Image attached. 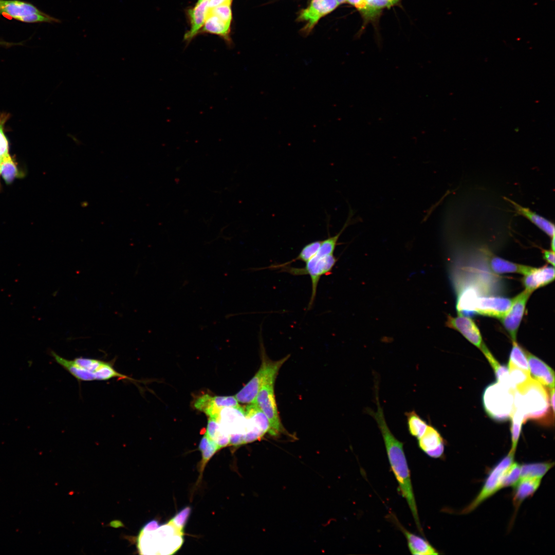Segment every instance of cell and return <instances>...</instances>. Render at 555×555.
Wrapping results in <instances>:
<instances>
[{
  "label": "cell",
  "instance_id": "b9f144b4",
  "mask_svg": "<svg viewBox=\"0 0 555 555\" xmlns=\"http://www.w3.org/2000/svg\"><path fill=\"white\" fill-rule=\"evenodd\" d=\"M550 407L553 412L554 413V388H552L550 389Z\"/></svg>",
  "mask_w": 555,
  "mask_h": 555
},
{
  "label": "cell",
  "instance_id": "7a4b0ae2",
  "mask_svg": "<svg viewBox=\"0 0 555 555\" xmlns=\"http://www.w3.org/2000/svg\"><path fill=\"white\" fill-rule=\"evenodd\" d=\"M183 529L172 519L161 526L156 521L149 522L143 526L138 536L139 551L141 554L174 553L183 543Z\"/></svg>",
  "mask_w": 555,
  "mask_h": 555
},
{
  "label": "cell",
  "instance_id": "1f68e13d",
  "mask_svg": "<svg viewBox=\"0 0 555 555\" xmlns=\"http://www.w3.org/2000/svg\"><path fill=\"white\" fill-rule=\"evenodd\" d=\"M510 419L511 420L510 432L512 442L510 452L515 454L523 423L524 416L521 411L513 409Z\"/></svg>",
  "mask_w": 555,
  "mask_h": 555
},
{
  "label": "cell",
  "instance_id": "9c48e42d",
  "mask_svg": "<svg viewBox=\"0 0 555 555\" xmlns=\"http://www.w3.org/2000/svg\"><path fill=\"white\" fill-rule=\"evenodd\" d=\"M275 379L270 380L261 387L253 403L266 417L269 423L268 430L273 435L283 430L274 395Z\"/></svg>",
  "mask_w": 555,
  "mask_h": 555
},
{
  "label": "cell",
  "instance_id": "d6986e66",
  "mask_svg": "<svg viewBox=\"0 0 555 555\" xmlns=\"http://www.w3.org/2000/svg\"><path fill=\"white\" fill-rule=\"evenodd\" d=\"M541 478L534 477L521 478L515 485L512 502L515 510L527 498L531 496L537 490L541 482Z\"/></svg>",
  "mask_w": 555,
  "mask_h": 555
},
{
  "label": "cell",
  "instance_id": "d6a6232c",
  "mask_svg": "<svg viewBox=\"0 0 555 555\" xmlns=\"http://www.w3.org/2000/svg\"><path fill=\"white\" fill-rule=\"evenodd\" d=\"M198 449L201 452L202 457L200 469V472L202 473L208 461L220 448L216 443L210 439L205 433L200 441Z\"/></svg>",
  "mask_w": 555,
  "mask_h": 555
},
{
  "label": "cell",
  "instance_id": "9a60e30c",
  "mask_svg": "<svg viewBox=\"0 0 555 555\" xmlns=\"http://www.w3.org/2000/svg\"><path fill=\"white\" fill-rule=\"evenodd\" d=\"M338 5L337 0H312L309 7L300 15L301 20L307 22L305 30H311L321 17L332 11Z\"/></svg>",
  "mask_w": 555,
  "mask_h": 555
},
{
  "label": "cell",
  "instance_id": "4fadbf2b",
  "mask_svg": "<svg viewBox=\"0 0 555 555\" xmlns=\"http://www.w3.org/2000/svg\"><path fill=\"white\" fill-rule=\"evenodd\" d=\"M446 326L459 331L470 342L480 349L484 344L478 328L469 317L462 314L456 317L448 315Z\"/></svg>",
  "mask_w": 555,
  "mask_h": 555
},
{
  "label": "cell",
  "instance_id": "ee69618b",
  "mask_svg": "<svg viewBox=\"0 0 555 555\" xmlns=\"http://www.w3.org/2000/svg\"><path fill=\"white\" fill-rule=\"evenodd\" d=\"M0 44H4L3 42H0Z\"/></svg>",
  "mask_w": 555,
  "mask_h": 555
},
{
  "label": "cell",
  "instance_id": "44dd1931",
  "mask_svg": "<svg viewBox=\"0 0 555 555\" xmlns=\"http://www.w3.org/2000/svg\"><path fill=\"white\" fill-rule=\"evenodd\" d=\"M209 0L198 2L196 5L188 11L191 27L184 35V39L191 40L203 25L209 10Z\"/></svg>",
  "mask_w": 555,
  "mask_h": 555
},
{
  "label": "cell",
  "instance_id": "4316f807",
  "mask_svg": "<svg viewBox=\"0 0 555 555\" xmlns=\"http://www.w3.org/2000/svg\"><path fill=\"white\" fill-rule=\"evenodd\" d=\"M553 466L554 462L551 461L522 465L521 478L534 477L542 479Z\"/></svg>",
  "mask_w": 555,
  "mask_h": 555
},
{
  "label": "cell",
  "instance_id": "6da1fadb",
  "mask_svg": "<svg viewBox=\"0 0 555 555\" xmlns=\"http://www.w3.org/2000/svg\"><path fill=\"white\" fill-rule=\"evenodd\" d=\"M378 385H375V398L377 410L374 411L365 408L367 414L373 417L381 433L391 469L397 481L399 489L410 509L419 531L423 534L415 497L414 496L410 472L403 449V443L392 433L385 421L383 409L379 398Z\"/></svg>",
  "mask_w": 555,
  "mask_h": 555
},
{
  "label": "cell",
  "instance_id": "7c38bea8",
  "mask_svg": "<svg viewBox=\"0 0 555 555\" xmlns=\"http://www.w3.org/2000/svg\"><path fill=\"white\" fill-rule=\"evenodd\" d=\"M513 299L498 296L478 297L474 312L480 315L501 319L509 310Z\"/></svg>",
  "mask_w": 555,
  "mask_h": 555
},
{
  "label": "cell",
  "instance_id": "7402d4cb",
  "mask_svg": "<svg viewBox=\"0 0 555 555\" xmlns=\"http://www.w3.org/2000/svg\"><path fill=\"white\" fill-rule=\"evenodd\" d=\"M490 269L494 273H516L526 275L532 270V267L514 263L497 256H492L488 261Z\"/></svg>",
  "mask_w": 555,
  "mask_h": 555
},
{
  "label": "cell",
  "instance_id": "3957f363",
  "mask_svg": "<svg viewBox=\"0 0 555 555\" xmlns=\"http://www.w3.org/2000/svg\"><path fill=\"white\" fill-rule=\"evenodd\" d=\"M549 403L546 388L531 377L515 389L513 408L523 413V423L530 420L550 424L553 422L554 414Z\"/></svg>",
  "mask_w": 555,
  "mask_h": 555
},
{
  "label": "cell",
  "instance_id": "52a82bcc",
  "mask_svg": "<svg viewBox=\"0 0 555 555\" xmlns=\"http://www.w3.org/2000/svg\"><path fill=\"white\" fill-rule=\"evenodd\" d=\"M261 344L262 364L254 376L235 396L238 402L253 403L261 387L270 380L276 379L282 365L289 358L290 355L277 361H272L267 357L264 345Z\"/></svg>",
  "mask_w": 555,
  "mask_h": 555
},
{
  "label": "cell",
  "instance_id": "d4e9b609",
  "mask_svg": "<svg viewBox=\"0 0 555 555\" xmlns=\"http://www.w3.org/2000/svg\"><path fill=\"white\" fill-rule=\"evenodd\" d=\"M480 350L482 351L492 367L497 381L508 387L513 389L510 384L508 368L499 363L484 343L480 348Z\"/></svg>",
  "mask_w": 555,
  "mask_h": 555
},
{
  "label": "cell",
  "instance_id": "7bdbcfd3",
  "mask_svg": "<svg viewBox=\"0 0 555 555\" xmlns=\"http://www.w3.org/2000/svg\"><path fill=\"white\" fill-rule=\"evenodd\" d=\"M550 246L551 250L554 251V236L551 237Z\"/></svg>",
  "mask_w": 555,
  "mask_h": 555
},
{
  "label": "cell",
  "instance_id": "cb8c5ba5",
  "mask_svg": "<svg viewBox=\"0 0 555 555\" xmlns=\"http://www.w3.org/2000/svg\"><path fill=\"white\" fill-rule=\"evenodd\" d=\"M230 24L217 15L208 11L203 24V31L219 35L226 40L229 39Z\"/></svg>",
  "mask_w": 555,
  "mask_h": 555
},
{
  "label": "cell",
  "instance_id": "d590c367",
  "mask_svg": "<svg viewBox=\"0 0 555 555\" xmlns=\"http://www.w3.org/2000/svg\"><path fill=\"white\" fill-rule=\"evenodd\" d=\"M521 465L513 462L506 471L503 479L502 488L514 486L521 478Z\"/></svg>",
  "mask_w": 555,
  "mask_h": 555
},
{
  "label": "cell",
  "instance_id": "277c9868",
  "mask_svg": "<svg viewBox=\"0 0 555 555\" xmlns=\"http://www.w3.org/2000/svg\"><path fill=\"white\" fill-rule=\"evenodd\" d=\"M336 246L328 239L321 240L320 247L317 253L306 263L305 267L295 268L281 264H273L266 268L258 270L269 269L279 270V272H287L292 275H308L311 282V294L307 310L311 309L316 299L317 288L321 278L332 273V270L338 259L334 252Z\"/></svg>",
  "mask_w": 555,
  "mask_h": 555
},
{
  "label": "cell",
  "instance_id": "8fae6325",
  "mask_svg": "<svg viewBox=\"0 0 555 555\" xmlns=\"http://www.w3.org/2000/svg\"><path fill=\"white\" fill-rule=\"evenodd\" d=\"M531 293L525 289L513 298L509 310L500 319L512 341H516L517 330L525 313L527 302Z\"/></svg>",
  "mask_w": 555,
  "mask_h": 555
},
{
  "label": "cell",
  "instance_id": "f35d334b",
  "mask_svg": "<svg viewBox=\"0 0 555 555\" xmlns=\"http://www.w3.org/2000/svg\"><path fill=\"white\" fill-rule=\"evenodd\" d=\"M346 2L356 7L362 16L366 9L368 0H346Z\"/></svg>",
  "mask_w": 555,
  "mask_h": 555
},
{
  "label": "cell",
  "instance_id": "484cf974",
  "mask_svg": "<svg viewBox=\"0 0 555 555\" xmlns=\"http://www.w3.org/2000/svg\"><path fill=\"white\" fill-rule=\"evenodd\" d=\"M207 436L216 443L220 449L229 446V436L216 420L209 418L206 429Z\"/></svg>",
  "mask_w": 555,
  "mask_h": 555
},
{
  "label": "cell",
  "instance_id": "f6af8a7d",
  "mask_svg": "<svg viewBox=\"0 0 555 555\" xmlns=\"http://www.w3.org/2000/svg\"><path fill=\"white\" fill-rule=\"evenodd\" d=\"M203 1V0H198V2H200V1Z\"/></svg>",
  "mask_w": 555,
  "mask_h": 555
},
{
  "label": "cell",
  "instance_id": "603a6c76",
  "mask_svg": "<svg viewBox=\"0 0 555 555\" xmlns=\"http://www.w3.org/2000/svg\"><path fill=\"white\" fill-rule=\"evenodd\" d=\"M508 200L513 205L519 214L526 217L551 237L554 236V226L553 223L531 211L528 208L523 207L510 199Z\"/></svg>",
  "mask_w": 555,
  "mask_h": 555
},
{
  "label": "cell",
  "instance_id": "30bf717a",
  "mask_svg": "<svg viewBox=\"0 0 555 555\" xmlns=\"http://www.w3.org/2000/svg\"><path fill=\"white\" fill-rule=\"evenodd\" d=\"M217 421L228 434L229 440L240 445L245 443L247 418L243 408L240 406L223 409Z\"/></svg>",
  "mask_w": 555,
  "mask_h": 555
},
{
  "label": "cell",
  "instance_id": "f1b7e54d",
  "mask_svg": "<svg viewBox=\"0 0 555 555\" xmlns=\"http://www.w3.org/2000/svg\"><path fill=\"white\" fill-rule=\"evenodd\" d=\"M0 166L3 178L7 184H11L16 178L24 176L9 154L1 159Z\"/></svg>",
  "mask_w": 555,
  "mask_h": 555
},
{
  "label": "cell",
  "instance_id": "4dcf8cb0",
  "mask_svg": "<svg viewBox=\"0 0 555 555\" xmlns=\"http://www.w3.org/2000/svg\"><path fill=\"white\" fill-rule=\"evenodd\" d=\"M508 365L513 366L530 373L526 351L519 345L516 341H512V347L509 356Z\"/></svg>",
  "mask_w": 555,
  "mask_h": 555
},
{
  "label": "cell",
  "instance_id": "ac0fdd59",
  "mask_svg": "<svg viewBox=\"0 0 555 555\" xmlns=\"http://www.w3.org/2000/svg\"><path fill=\"white\" fill-rule=\"evenodd\" d=\"M31 4L17 0H0V14L20 21L22 17L41 13Z\"/></svg>",
  "mask_w": 555,
  "mask_h": 555
},
{
  "label": "cell",
  "instance_id": "60d3db41",
  "mask_svg": "<svg viewBox=\"0 0 555 555\" xmlns=\"http://www.w3.org/2000/svg\"><path fill=\"white\" fill-rule=\"evenodd\" d=\"M232 0H209L208 3L209 9H212L215 7L224 5L231 4Z\"/></svg>",
  "mask_w": 555,
  "mask_h": 555
},
{
  "label": "cell",
  "instance_id": "5b68a950",
  "mask_svg": "<svg viewBox=\"0 0 555 555\" xmlns=\"http://www.w3.org/2000/svg\"><path fill=\"white\" fill-rule=\"evenodd\" d=\"M49 354L58 364L79 381H106L115 378L134 380L117 372L111 362L82 357L68 360L52 350Z\"/></svg>",
  "mask_w": 555,
  "mask_h": 555
},
{
  "label": "cell",
  "instance_id": "2e32d148",
  "mask_svg": "<svg viewBox=\"0 0 555 555\" xmlns=\"http://www.w3.org/2000/svg\"><path fill=\"white\" fill-rule=\"evenodd\" d=\"M530 373L542 385L550 389L554 387V372L546 363L526 351Z\"/></svg>",
  "mask_w": 555,
  "mask_h": 555
},
{
  "label": "cell",
  "instance_id": "ffe728a7",
  "mask_svg": "<svg viewBox=\"0 0 555 555\" xmlns=\"http://www.w3.org/2000/svg\"><path fill=\"white\" fill-rule=\"evenodd\" d=\"M404 535L409 549L412 554L435 555L439 553L425 539L417 535L402 526L398 521H395Z\"/></svg>",
  "mask_w": 555,
  "mask_h": 555
},
{
  "label": "cell",
  "instance_id": "ab89813d",
  "mask_svg": "<svg viewBox=\"0 0 555 555\" xmlns=\"http://www.w3.org/2000/svg\"><path fill=\"white\" fill-rule=\"evenodd\" d=\"M543 258L553 267L554 265V253L552 250H544L542 251Z\"/></svg>",
  "mask_w": 555,
  "mask_h": 555
},
{
  "label": "cell",
  "instance_id": "74e56055",
  "mask_svg": "<svg viewBox=\"0 0 555 555\" xmlns=\"http://www.w3.org/2000/svg\"><path fill=\"white\" fill-rule=\"evenodd\" d=\"M229 4L220 5L212 9H209L208 11L220 18L227 23L231 24L232 13Z\"/></svg>",
  "mask_w": 555,
  "mask_h": 555
},
{
  "label": "cell",
  "instance_id": "8d00e7d4",
  "mask_svg": "<svg viewBox=\"0 0 555 555\" xmlns=\"http://www.w3.org/2000/svg\"><path fill=\"white\" fill-rule=\"evenodd\" d=\"M9 115L5 113L0 115V158L2 159L9 154L8 140L4 134V125L8 119Z\"/></svg>",
  "mask_w": 555,
  "mask_h": 555
},
{
  "label": "cell",
  "instance_id": "bcb514c9",
  "mask_svg": "<svg viewBox=\"0 0 555 555\" xmlns=\"http://www.w3.org/2000/svg\"><path fill=\"white\" fill-rule=\"evenodd\" d=\"M1 174V166H0V174Z\"/></svg>",
  "mask_w": 555,
  "mask_h": 555
},
{
  "label": "cell",
  "instance_id": "ba28073f",
  "mask_svg": "<svg viewBox=\"0 0 555 555\" xmlns=\"http://www.w3.org/2000/svg\"><path fill=\"white\" fill-rule=\"evenodd\" d=\"M514 454L510 452L491 469L482 489L475 498L465 508L461 513L466 514L474 510L480 504L502 488L504 476L514 462Z\"/></svg>",
  "mask_w": 555,
  "mask_h": 555
},
{
  "label": "cell",
  "instance_id": "e0dca14e",
  "mask_svg": "<svg viewBox=\"0 0 555 555\" xmlns=\"http://www.w3.org/2000/svg\"><path fill=\"white\" fill-rule=\"evenodd\" d=\"M524 276L522 283L525 289L532 293L554 280V269L553 266L547 265L540 268L533 267L530 273Z\"/></svg>",
  "mask_w": 555,
  "mask_h": 555
},
{
  "label": "cell",
  "instance_id": "8992f818",
  "mask_svg": "<svg viewBox=\"0 0 555 555\" xmlns=\"http://www.w3.org/2000/svg\"><path fill=\"white\" fill-rule=\"evenodd\" d=\"M514 390L496 382L487 386L482 395L485 412L491 419L504 421L510 418L514 405Z\"/></svg>",
  "mask_w": 555,
  "mask_h": 555
},
{
  "label": "cell",
  "instance_id": "f546056e",
  "mask_svg": "<svg viewBox=\"0 0 555 555\" xmlns=\"http://www.w3.org/2000/svg\"><path fill=\"white\" fill-rule=\"evenodd\" d=\"M478 297L477 291L473 288L464 290L457 299L456 308L458 314H461L463 311L474 312L475 303Z\"/></svg>",
  "mask_w": 555,
  "mask_h": 555
},
{
  "label": "cell",
  "instance_id": "e575fe53",
  "mask_svg": "<svg viewBox=\"0 0 555 555\" xmlns=\"http://www.w3.org/2000/svg\"><path fill=\"white\" fill-rule=\"evenodd\" d=\"M509 379L512 387L516 388L526 382L530 378V373H528L516 367L508 365Z\"/></svg>",
  "mask_w": 555,
  "mask_h": 555
},
{
  "label": "cell",
  "instance_id": "83f0119b",
  "mask_svg": "<svg viewBox=\"0 0 555 555\" xmlns=\"http://www.w3.org/2000/svg\"><path fill=\"white\" fill-rule=\"evenodd\" d=\"M405 416L410 434L418 439L425 431L428 423L414 410L405 412Z\"/></svg>",
  "mask_w": 555,
  "mask_h": 555
},
{
  "label": "cell",
  "instance_id": "836d02e7",
  "mask_svg": "<svg viewBox=\"0 0 555 555\" xmlns=\"http://www.w3.org/2000/svg\"><path fill=\"white\" fill-rule=\"evenodd\" d=\"M321 244V240H316L306 244L304 246L298 255L292 260L287 262L281 263L283 265H290L292 263L297 261H300L306 263L312 258L318 252Z\"/></svg>",
  "mask_w": 555,
  "mask_h": 555
},
{
  "label": "cell",
  "instance_id": "5bb4252c",
  "mask_svg": "<svg viewBox=\"0 0 555 555\" xmlns=\"http://www.w3.org/2000/svg\"><path fill=\"white\" fill-rule=\"evenodd\" d=\"M417 439L419 448L429 457L439 458L443 456L445 440L431 423H428L423 434Z\"/></svg>",
  "mask_w": 555,
  "mask_h": 555
}]
</instances>
